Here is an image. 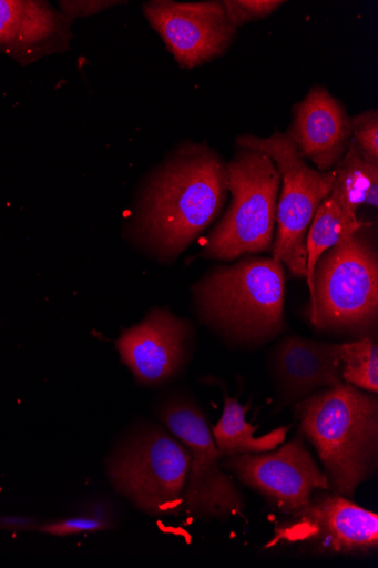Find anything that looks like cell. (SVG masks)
Returning a JSON list of instances; mask_svg holds the SVG:
<instances>
[{"label": "cell", "instance_id": "obj_13", "mask_svg": "<svg viewBox=\"0 0 378 568\" xmlns=\"http://www.w3.org/2000/svg\"><path fill=\"white\" fill-rule=\"evenodd\" d=\"M286 134L305 161L320 172H329L350 145V118L327 88L314 85L295 106L293 125Z\"/></svg>", "mask_w": 378, "mask_h": 568}, {"label": "cell", "instance_id": "obj_3", "mask_svg": "<svg viewBox=\"0 0 378 568\" xmlns=\"http://www.w3.org/2000/svg\"><path fill=\"white\" fill-rule=\"evenodd\" d=\"M299 433L315 448L330 489L353 498L378 463V398L349 384L295 403Z\"/></svg>", "mask_w": 378, "mask_h": 568}, {"label": "cell", "instance_id": "obj_1", "mask_svg": "<svg viewBox=\"0 0 378 568\" xmlns=\"http://www.w3.org/2000/svg\"><path fill=\"white\" fill-rule=\"evenodd\" d=\"M227 164L204 143H186L146 179L127 235L152 260L173 264L223 212Z\"/></svg>", "mask_w": 378, "mask_h": 568}, {"label": "cell", "instance_id": "obj_10", "mask_svg": "<svg viewBox=\"0 0 378 568\" xmlns=\"http://www.w3.org/2000/svg\"><path fill=\"white\" fill-rule=\"evenodd\" d=\"M222 467L286 516L303 510L315 490H331L299 432L282 448L228 456Z\"/></svg>", "mask_w": 378, "mask_h": 568}, {"label": "cell", "instance_id": "obj_21", "mask_svg": "<svg viewBox=\"0 0 378 568\" xmlns=\"http://www.w3.org/2000/svg\"><path fill=\"white\" fill-rule=\"evenodd\" d=\"M228 21L238 29L246 23L274 14L286 2L280 0H224Z\"/></svg>", "mask_w": 378, "mask_h": 568}, {"label": "cell", "instance_id": "obj_18", "mask_svg": "<svg viewBox=\"0 0 378 568\" xmlns=\"http://www.w3.org/2000/svg\"><path fill=\"white\" fill-rule=\"evenodd\" d=\"M351 216L361 205L377 209L378 164L367 162L350 143L345 156L336 168V179L330 193Z\"/></svg>", "mask_w": 378, "mask_h": 568}, {"label": "cell", "instance_id": "obj_9", "mask_svg": "<svg viewBox=\"0 0 378 568\" xmlns=\"http://www.w3.org/2000/svg\"><path fill=\"white\" fill-rule=\"evenodd\" d=\"M314 555L369 556L378 548V515L333 490L318 489L299 513L278 524L266 548Z\"/></svg>", "mask_w": 378, "mask_h": 568}, {"label": "cell", "instance_id": "obj_4", "mask_svg": "<svg viewBox=\"0 0 378 568\" xmlns=\"http://www.w3.org/2000/svg\"><path fill=\"white\" fill-rule=\"evenodd\" d=\"M367 224L328 250L316 264L310 325L331 334L372 336L378 324V255Z\"/></svg>", "mask_w": 378, "mask_h": 568}, {"label": "cell", "instance_id": "obj_8", "mask_svg": "<svg viewBox=\"0 0 378 568\" xmlns=\"http://www.w3.org/2000/svg\"><path fill=\"white\" fill-rule=\"evenodd\" d=\"M157 415L191 454L184 509L203 519L226 520L243 515L244 499L224 473V456L197 404L176 395L160 404Z\"/></svg>", "mask_w": 378, "mask_h": 568}, {"label": "cell", "instance_id": "obj_7", "mask_svg": "<svg viewBox=\"0 0 378 568\" xmlns=\"http://www.w3.org/2000/svg\"><path fill=\"white\" fill-rule=\"evenodd\" d=\"M188 448L166 432L145 428L112 457L108 475L122 495L153 516L178 515L190 471Z\"/></svg>", "mask_w": 378, "mask_h": 568}, {"label": "cell", "instance_id": "obj_6", "mask_svg": "<svg viewBox=\"0 0 378 568\" xmlns=\"http://www.w3.org/2000/svg\"><path fill=\"white\" fill-rule=\"evenodd\" d=\"M238 148L267 154L276 164L282 179L277 209V232L273 257L286 266L292 276L306 278L305 241L311 221L323 200L334 187L336 169L320 172L306 164L286 133L272 136L242 135Z\"/></svg>", "mask_w": 378, "mask_h": 568}, {"label": "cell", "instance_id": "obj_23", "mask_svg": "<svg viewBox=\"0 0 378 568\" xmlns=\"http://www.w3.org/2000/svg\"><path fill=\"white\" fill-rule=\"evenodd\" d=\"M121 4L120 2H108V0H82V2H60L62 13L73 22L79 18H86L101 13L108 9Z\"/></svg>", "mask_w": 378, "mask_h": 568}, {"label": "cell", "instance_id": "obj_20", "mask_svg": "<svg viewBox=\"0 0 378 568\" xmlns=\"http://www.w3.org/2000/svg\"><path fill=\"white\" fill-rule=\"evenodd\" d=\"M350 143L369 163L378 164V113L376 110L350 118Z\"/></svg>", "mask_w": 378, "mask_h": 568}, {"label": "cell", "instance_id": "obj_14", "mask_svg": "<svg viewBox=\"0 0 378 568\" xmlns=\"http://www.w3.org/2000/svg\"><path fill=\"white\" fill-rule=\"evenodd\" d=\"M339 346L292 335L274 347L268 368L282 407L344 384Z\"/></svg>", "mask_w": 378, "mask_h": 568}, {"label": "cell", "instance_id": "obj_17", "mask_svg": "<svg viewBox=\"0 0 378 568\" xmlns=\"http://www.w3.org/2000/svg\"><path fill=\"white\" fill-rule=\"evenodd\" d=\"M358 217L349 215L334 195L319 204L308 229L306 246V281L309 294L313 291V276L319 257L345 237L366 226Z\"/></svg>", "mask_w": 378, "mask_h": 568}, {"label": "cell", "instance_id": "obj_19", "mask_svg": "<svg viewBox=\"0 0 378 568\" xmlns=\"http://www.w3.org/2000/svg\"><path fill=\"white\" fill-rule=\"evenodd\" d=\"M340 376L344 383L372 394L378 393V345L366 336L339 346Z\"/></svg>", "mask_w": 378, "mask_h": 568}, {"label": "cell", "instance_id": "obj_22", "mask_svg": "<svg viewBox=\"0 0 378 568\" xmlns=\"http://www.w3.org/2000/svg\"><path fill=\"white\" fill-rule=\"evenodd\" d=\"M112 520L108 519L106 516L89 515V516H76V518L61 520L58 523H51L40 528V531L52 536H71L83 532H98L112 529Z\"/></svg>", "mask_w": 378, "mask_h": 568}, {"label": "cell", "instance_id": "obj_5", "mask_svg": "<svg viewBox=\"0 0 378 568\" xmlns=\"http://www.w3.org/2000/svg\"><path fill=\"white\" fill-rule=\"evenodd\" d=\"M232 202L207 235L201 256L233 262L245 255L272 251L282 179L267 154L239 148L227 163Z\"/></svg>", "mask_w": 378, "mask_h": 568}, {"label": "cell", "instance_id": "obj_12", "mask_svg": "<svg viewBox=\"0 0 378 568\" xmlns=\"http://www.w3.org/2000/svg\"><path fill=\"white\" fill-rule=\"evenodd\" d=\"M194 327L167 308L154 307L137 325L124 331L118 351L135 381L156 387L181 374L191 356Z\"/></svg>", "mask_w": 378, "mask_h": 568}, {"label": "cell", "instance_id": "obj_15", "mask_svg": "<svg viewBox=\"0 0 378 568\" xmlns=\"http://www.w3.org/2000/svg\"><path fill=\"white\" fill-rule=\"evenodd\" d=\"M72 23L47 2L0 0V50L24 64L63 53L73 38Z\"/></svg>", "mask_w": 378, "mask_h": 568}, {"label": "cell", "instance_id": "obj_2", "mask_svg": "<svg viewBox=\"0 0 378 568\" xmlns=\"http://www.w3.org/2000/svg\"><path fill=\"white\" fill-rule=\"evenodd\" d=\"M192 295L200 322L233 345H264L286 327V272L275 257L245 255L215 266Z\"/></svg>", "mask_w": 378, "mask_h": 568}, {"label": "cell", "instance_id": "obj_16", "mask_svg": "<svg viewBox=\"0 0 378 568\" xmlns=\"http://www.w3.org/2000/svg\"><path fill=\"white\" fill-rule=\"evenodd\" d=\"M224 410L221 422L213 427L215 446L224 458L233 455L264 453L285 444L290 427H280L262 437H255L256 427L246 420L249 405L243 406L237 397H231L224 384Z\"/></svg>", "mask_w": 378, "mask_h": 568}, {"label": "cell", "instance_id": "obj_11", "mask_svg": "<svg viewBox=\"0 0 378 568\" xmlns=\"http://www.w3.org/2000/svg\"><path fill=\"white\" fill-rule=\"evenodd\" d=\"M143 13L183 69L223 57L237 33L222 2L153 0L144 4Z\"/></svg>", "mask_w": 378, "mask_h": 568}]
</instances>
